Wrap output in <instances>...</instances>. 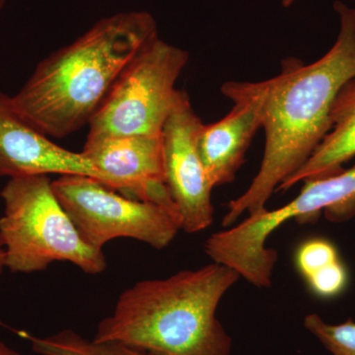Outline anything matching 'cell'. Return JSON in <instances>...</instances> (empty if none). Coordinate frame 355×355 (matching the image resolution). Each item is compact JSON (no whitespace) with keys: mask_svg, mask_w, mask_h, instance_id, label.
<instances>
[{"mask_svg":"<svg viewBox=\"0 0 355 355\" xmlns=\"http://www.w3.org/2000/svg\"><path fill=\"white\" fill-rule=\"evenodd\" d=\"M202 121L190 97L179 90L171 114L162 130L165 181L181 216L182 230L197 233L214 221L210 184L198 151Z\"/></svg>","mask_w":355,"mask_h":355,"instance_id":"8","label":"cell"},{"mask_svg":"<svg viewBox=\"0 0 355 355\" xmlns=\"http://www.w3.org/2000/svg\"><path fill=\"white\" fill-rule=\"evenodd\" d=\"M0 197L4 205L0 235L7 270L38 272L55 261H67L88 275L106 270L104 252L90 246L79 234L48 175L8 179Z\"/></svg>","mask_w":355,"mask_h":355,"instance_id":"4","label":"cell"},{"mask_svg":"<svg viewBox=\"0 0 355 355\" xmlns=\"http://www.w3.org/2000/svg\"><path fill=\"white\" fill-rule=\"evenodd\" d=\"M57 174L106 178L81 153L58 146L14 107L12 96L0 91V178Z\"/></svg>","mask_w":355,"mask_h":355,"instance_id":"11","label":"cell"},{"mask_svg":"<svg viewBox=\"0 0 355 355\" xmlns=\"http://www.w3.org/2000/svg\"><path fill=\"white\" fill-rule=\"evenodd\" d=\"M334 9L340 31L330 51L310 64L287 58L279 76L261 81L263 161L247 191L228 203L222 227H230L246 212L265 210L272 193L307 162L330 132L336 95L355 76V8L336 1Z\"/></svg>","mask_w":355,"mask_h":355,"instance_id":"1","label":"cell"},{"mask_svg":"<svg viewBox=\"0 0 355 355\" xmlns=\"http://www.w3.org/2000/svg\"><path fill=\"white\" fill-rule=\"evenodd\" d=\"M188 51L158 37L123 70L89 123V135H161Z\"/></svg>","mask_w":355,"mask_h":355,"instance_id":"5","label":"cell"},{"mask_svg":"<svg viewBox=\"0 0 355 355\" xmlns=\"http://www.w3.org/2000/svg\"><path fill=\"white\" fill-rule=\"evenodd\" d=\"M156 37L157 23L150 13L103 18L42 60L12 96L14 107L49 137L72 135L89 125L123 70Z\"/></svg>","mask_w":355,"mask_h":355,"instance_id":"2","label":"cell"},{"mask_svg":"<svg viewBox=\"0 0 355 355\" xmlns=\"http://www.w3.org/2000/svg\"><path fill=\"white\" fill-rule=\"evenodd\" d=\"M53 189L79 234L96 249L116 238L164 249L182 230L176 207L125 197L91 177L60 176Z\"/></svg>","mask_w":355,"mask_h":355,"instance_id":"7","label":"cell"},{"mask_svg":"<svg viewBox=\"0 0 355 355\" xmlns=\"http://www.w3.org/2000/svg\"><path fill=\"white\" fill-rule=\"evenodd\" d=\"M6 0H0V9L2 8V7L4 6V4H6Z\"/></svg>","mask_w":355,"mask_h":355,"instance_id":"20","label":"cell"},{"mask_svg":"<svg viewBox=\"0 0 355 355\" xmlns=\"http://www.w3.org/2000/svg\"><path fill=\"white\" fill-rule=\"evenodd\" d=\"M292 202L275 210L251 214L234 227L214 235V251L221 261L243 277L263 279L270 277L277 261V252L266 247L273 231L289 219L307 221L323 210L333 221L355 214V166L349 170L307 180Z\"/></svg>","mask_w":355,"mask_h":355,"instance_id":"6","label":"cell"},{"mask_svg":"<svg viewBox=\"0 0 355 355\" xmlns=\"http://www.w3.org/2000/svg\"><path fill=\"white\" fill-rule=\"evenodd\" d=\"M222 94L234 102L227 116L202 125L198 146L202 164L214 188L234 181L257 132L263 128L261 83L229 81Z\"/></svg>","mask_w":355,"mask_h":355,"instance_id":"10","label":"cell"},{"mask_svg":"<svg viewBox=\"0 0 355 355\" xmlns=\"http://www.w3.org/2000/svg\"><path fill=\"white\" fill-rule=\"evenodd\" d=\"M304 327L331 354L355 355V322L352 320L331 324L318 314H310L305 317Z\"/></svg>","mask_w":355,"mask_h":355,"instance_id":"14","label":"cell"},{"mask_svg":"<svg viewBox=\"0 0 355 355\" xmlns=\"http://www.w3.org/2000/svg\"><path fill=\"white\" fill-rule=\"evenodd\" d=\"M240 275L221 263L137 282L98 324L96 342L123 343L151 355H231L217 307Z\"/></svg>","mask_w":355,"mask_h":355,"instance_id":"3","label":"cell"},{"mask_svg":"<svg viewBox=\"0 0 355 355\" xmlns=\"http://www.w3.org/2000/svg\"><path fill=\"white\" fill-rule=\"evenodd\" d=\"M340 261L335 245L324 238L306 240L295 254L296 266L305 280Z\"/></svg>","mask_w":355,"mask_h":355,"instance_id":"15","label":"cell"},{"mask_svg":"<svg viewBox=\"0 0 355 355\" xmlns=\"http://www.w3.org/2000/svg\"><path fill=\"white\" fill-rule=\"evenodd\" d=\"M6 247H4L3 240H2L1 235H0V275H2V272L6 268Z\"/></svg>","mask_w":355,"mask_h":355,"instance_id":"17","label":"cell"},{"mask_svg":"<svg viewBox=\"0 0 355 355\" xmlns=\"http://www.w3.org/2000/svg\"><path fill=\"white\" fill-rule=\"evenodd\" d=\"M0 355H22L0 340Z\"/></svg>","mask_w":355,"mask_h":355,"instance_id":"18","label":"cell"},{"mask_svg":"<svg viewBox=\"0 0 355 355\" xmlns=\"http://www.w3.org/2000/svg\"><path fill=\"white\" fill-rule=\"evenodd\" d=\"M16 334L28 340L33 352L39 355H151L123 343L89 340L72 330L58 331L46 338L25 331H16Z\"/></svg>","mask_w":355,"mask_h":355,"instance_id":"13","label":"cell"},{"mask_svg":"<svg viewBox=\"0 0 355 355\" xmlns=\"http://www.w3.org/2000/svg\"><path fill=\"white\" fill-rule=\"evenodd\" d=\"M295 0H282V6L284 7L291 6L292 3H294Z\"/></svg>","mask_w":355,"mask_h":355,"instance_id":"19","label":"cell"},{"mask_svg":"<svg viewBox=\"0 0 355 355\" xmlns=\"http://www.w3.org/2000/svg\"><path fill=\"white\" fill-rule=\"evenodd\" d=\"M81 153L106 178L112 190L135 200L176 207L166 186L162 133L88 135Z\"/></svg>","mask_w":355,"mask_h":355,"instance_id":"9","label":"cell"},{"mask_svg":"<svg viewBox=\"0 0 355 355\" xmlns=\"http://www.w3.org/2000/svg\"><path fill=\"white\" fill-rule=\"evenodd\" d=\"M355 156V76L338 91L331 112V130L314 153L277 191H287L307 180L343 171V165Z\"/></svg>","mask_w":355,"mask_h":355,"instance_id":"12","label":"cell"},{"mask_svg":"<svg viewBox=\"0 0 355 355\" xmlns=\"http://www.w3.org/2000/svg\"><path fill=\"white\" fill-rule=\"evenodd\" d=\"M349 275L343 261L334 263L323 272L316 273L306 279L311 291L322 298H331L338 295L347 287Z\"/></svg>","mask_w":355,"mask_h":355,"instance_id":"16","label":"cell"}]
</instances>
